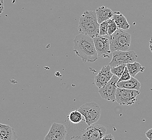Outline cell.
<instances>
[{
    "label": "cell",
    "instance_id": "cell-1",
    "mask_svg": "<svg viewBox=\"0 0 152 140\" xmlns=\"http://www.w3.org/2000/svg\"><path fill=\"white\" fill-rule=\"evenodd\" d=\"M73 52L83 63H94L98 58V54L94 46V38L80 34L73 40Z\"/></svg>",
    "mask_w": 152,
    "mask_h": 140
},
{
    "label": "cell",
    "instance_id": "cell-2",
    "mask_svg": "<svg viewBox=\"0 0 152 140\" xmlns=\"http://www.w3.org/2000/svg\"><path fill=\"white\" fill-rule=\"evenodd\" d=\"M78 29L80 34L92 38L99 36L100 24L98 22L96 11L85 10L79 18Z\"/></svg>",
    "mask_w": 152,
    "mask_h": 140
},
{
    "label": "cell",
    "instance_id": "cell-3",
    "mask_svg": "<svg viewBox=\"0 0 152 140\" xmlns=\"http://www.w3.org/2000/svg\"><path fill=\"white\" fill-rule=\"evenodd\" d=\"M131 44V35L126 30L118 29L110 36V50L112 53L117 51H128Z\"/></svg>",
    "mask_w": 152,
    "mask_h": 140
},
{
    "label": "cell",
    "instance_id": "cell-4",
    "mask_svg": "<svg viewBox=\"0 0 152 140\" xmlns=\"http://www.w3.org/2000/svg\"><path fill=\"white\" fill-rule=\"evenodd\" d=\"M78 110L84 117L88 126L95 124L99 120L102 111L99 106L94 102H89L80 106Z\"/></svg>",
    "mask_w": 152,
    "mask_h": 140
},
{
    "label": "cell",
    "instance_id": "cell-5",
    "mask_svg": "<svg viewBox=\"0 0 152 140\" xmlns=\"http://www.w3.org/2000/svg\"><path fill=\"white\" fill-rule=\"evenodd\" d=\"M137 58V55L133 51H117L112 53V59L108 65L111 67H117L121 65L134 63Z\"/></svg>",
    "mask_w": 152,
    "mask_h": 140
},
{
    "label": "cell",
    "instance_id": "cell-6",
    "mask_svg": "<svg viewBox=\"0 0 152 140\" xmlns=\"http://www.w3.org/2000/svg\"><path fill=\"white\" fill-rule=\"evenodd\" d=\"M140 94V90L117 88L116 101L120 105H133L137 100V96Z\"/></svg>",
    "mask_w": 152,
    "mask_h": 140
},
{
    "label": "cell",
    "instance_id": "cell-7",
    "mask_svg": "<svg viewBox=\"0 0 152 140\" xmlns=\"http://www.w3.org/2000/svg\"><path fill=\"white\" fill-rule=\"evenodd\" d=\"M105 126L94 124L82 131L80 138L83 140H101L106 135Z\"/></svg>",
    "mask_w": 152,
    "mask_h": 140
},
{
    "label": "cell",
    "instance_id": "cell-8",
    "mask_svg": "<svg viewBox=\"0 0 152 140\" xmlns=\"http://www.w3.org/2000/svg\"><path fill=\"white\" fill-rule=\"evenodd\" d=\"M119 78L116 76H113L111 80L104 87L99 89L98 92L103 99L114 102L116 101V92L117 83Z\"/></svg>",
    "mask_w": 152,
    "mask_h": 140
},
{
    "label": "cell",
    "instance_id": "cell-9",
    "mask_svg": "<svg viewBox=\"0 0 152 140\" xmlns=\"http://www.w3.org/2000/svg\"><path fill=\"white\" fill-rule=\"evenodd\" d=\"M94 43L98 55L104 58L110 57L111 52L110 50V36H98L94 38Z\"/></svg>",
    "mask_w": 152,
    "mask_h": 140
},
{
    "label": "cell",
    "instance_id": "cell-10",
    "mask_svg": "<svg viewBox=\"0 0 152 140\" xmlns=\"http://www.w3.org/2000/svg\"><path fill=\"white\" fill-rule=\"evenodd\" d=\"M67 133V129L64 125L53 123L43 140H65Z\"/></svg>",
    "mask_w": 152,
    "mask_h": 140
},
{
    "label": "cell",
    "instance_id": "cell-11",
    "mask_svg": "<svg viewBox=\"0 0 152 140\" xmlns=\"http://www.w3.org/2000/svg\"><path fill=\"white\" fill-rule=\"evenodd\" d=\"M111 71V66L107 65L102 67V69L94 77V82L99 89L104 87L111 80L113 77Z\"/></svg>",
    "mask_w": 152,
    "mask_h": 140
},
{
    "label": "cell",
    "instance_id": "cell-12",
    "mask_svg": "<svg viewBox=\"0 0 152 140\" xmlns=\"http://www.w3.org/2000/svg\"><path fill=\"white\" fill-rule=\"evenodd\" d=\"M0 140H18V136L14 129L10 125L1 123Z\"/></svg>",
    "mask_w": 152,
    "mask_h": 140
},
{
    "label": "cell",
    "instance_id": "cell-13",
    "mask_svg": "<svg viewBox=\"0 0 152 140\" xmlns=\"http://www.w3.org/2000/svg\"><path fill=\"white\" fill-rule=\"evenodd\" d=\"M96 12L98 22L100 24L104 22L112 19L114 15V12L111 9L106 8L104 6L98 8Z\"/></svg>",
    "mask_w": 152,
    "mask_h": 140
},
{
    "label": "cell",
    "instance_id": "cell-14",
    "mask_svg": "<svg viewBox=\"0 0 152 140\" xmlns=\"http://www.w3.org/2000/svg\"><path fill=\"white\" fill-rule=\"evenodd\" d=\"M117 88L128 90H140L141 86L140 82L134 77H132L131 79L124 82H118Z\"/></svg>",
    "mask_w": 152,
    "mask_h": 140
},
{
    "label": "cell",
    "instance_id": "cell-15",
    "mask_svg": "<svg viewBox=\"0 0 152 140\" xmlns=\"http://www.w3.org/2000/svg\"><path fill=\"white\" fill-rule=\"evenodd\" d=\"M112 19L115 22L118 29H121L126 31L129 29L130 25L127 22L126 18L122 14H121L120 12H114V15Z\"/></svg>",
    "mask_w": 152,
    "mask_h": 140
},
{
    "label": "cell",
    "instance_id": "cell-16",
    "mask_svg": "<svg viewBox=\"0 0 152 140\" xmlns=\"http://www.w3.org/2000/svg\"><path fill=\"white\" fill-rule=\"evenodd\" d=\"M126 67L132 77H135V76L139 72H143L144 70H145V67H143L140 63L136 61L133 63L127 64Z\"/></svg>",
    "mask_w": 152,
    "mask_h": 140
},
{
    "label": "cell",
    "instance_id": "cell-17",
    "mask_svg": "<svg viewBox=\"0 0 152 140\" xmlns=\"http://www.w3.org/2000/svg\"><path fill=\"white\" fill-rule=\"evenodd\" d=\"M83 117H84L82 113L78 109H76L72 111L67 116V119L69 120V122L71 123L78 125L82 121H85L84 119H83Z\"/></svg>",
    "mask_w": 152,
    "mask_h": 140
},
{
    "label": "cell",
    "instance_id": "cell-18",
    "mask_svg": "<svg viewBox=\"0 0 152 140\" xmlns=\"http://www.w3.org/2000/svg\"><path fill=\"white\" fill-rule=\"evenodd\" d=\"M126 67V64H123L117 67H111V71L113 75L116 76L119 78H120L124 73Z\"/></svg>",
    "mask_w": 152,
    "mask_h": 140
},
{
    "label": "cell",
    "instance_id": "cell-19",
    "mask_svg": "<svg viewBox=\"0 0 152 140\" xmlns=\"http://www.w3.org/2000/svg\"><path fill=\"white\" fill-rule=\"evenodd\" d=\"M110 20L100 24L99 35L102 36H108V28Z\"/></svg>",
    "mask_w": 152,
    "mask_h": 140
},
{
    "label": "cell",
    "instance_id": "cell-20",
    "mask_svg": "<svg viewBox=\"0 0 152 140\" xmlns=\"http://www.w3.org/2000/svg\"><path fill=\"white\" fill-rule=\"evenodd\" d=\"M118 29V28L117 26V24L114 20L112 18L110 20L109 24H108V34L109 36H111L113 35L114 32Z\"/></svg>",
    "mask_w": 152,
    "mask_h": 140
},
{
    "label": "cell",
    "instance_id": "cell-21",
    "mask_svg": "<svg viewBox=\"0 0 152 140\" xmlns=\"http://www.w3.org/2000/svg\"><path fill=\"white\" fill-rule=\"evenodd\" d=\"M132 77V76H131L130 74L129 73V70L127 69V67H126L124 73H123L121 77L119 78V80L118 82H124V81L129 80H130V79H131Z\"/></svg>",
    "mask_w": 152,
    "mask_h": 140
},
{
    "label": "cell",
    "instance_id": "cell-22",
    "mask_svg": "<svg viewBox=\"0 0 152 140\" xmlns=\"http://www.w3.org/2000/svg\"><path fill=\"white\" fill-rule=\"evenodd\" d=\"M101 140H115V138L113 135L111 134H108L106 135Z\"/></svg>",
    "mask_w": 152,
    "mask_h": 140
},
{
    "label": "cell",
    "instance_id": "cell-23",
    "mask_svg": "<svg viewBox=\"0 0 152 140\" xmlns=\"http://www.w3.org/2000/svg\"><path fill=\"white\" fill-rule=\"evenodd\" d=\"M145 134L149 140H152V128L147 131Z\"/></svg>",
    "mask_w": 152,
    "mask_h": 140
},
{
    "label": "cell",
    "instance_id": "cell-24",
    "mask_svg": "<svg viewBox=\"0 0 152 140\" xmlns=\"http://www.w3.org/2000/svg\"><path fill=\"white\" fill-rule=\"evenodd\" d=\"M149 50L151 51V52L152 53V37L151 38V39L149 41Z\"/></svg>",
    "mask_w": 152,
    "mask_h": 140
},
{
    "label": "cell",
    "instance_id": "cell-25",
    "mask_svg": "<svg viewBox=\"0 0 152 140\" xmlns=\"http://www.w3.org/2000/svg\"><path fill=\"white\" fill-rule=\"evenodd\" d=\"M3 0H1V13H2L4 10L3 8Z\"/></svg>",
    "mask_w": 152,
    "mask_h": 140
},
{
    "label": "cell",
    "instance_id": "cell-26",
    "mask_svg": "<svg viewBox=\"0 0 152 140\" xmlns=\"http://www.w3.org/2000/svg\"><path fill=\"white\" fill-rule=\"evenodd\" d=\"M82 140V139H80V138H78V139H77V140Z\"/></svg>",
    "mask_w": 152,
    "mask_h": 140
},
{
    "label": "cell",
    "instance_id": "cell-27",
    "mask_svg": "<svg viewBox=\"0 0 152 140\" xmlns=\"http://www.w3.org/2000/svg\"></svg>",
    "mask_w": 152,
    "mask_h": 140
}]
</instances>
